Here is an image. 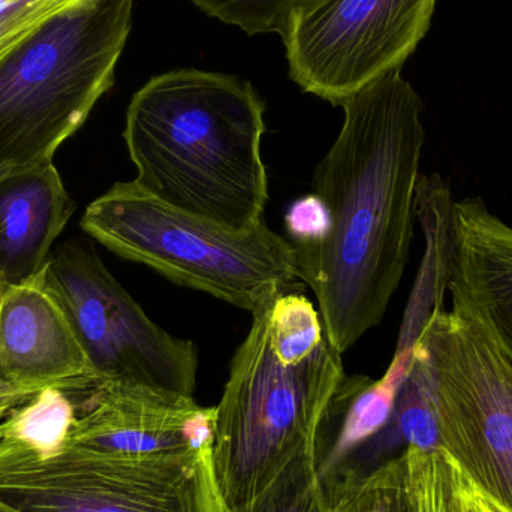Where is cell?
I'll return each mask as SVG.
<instances>
[{
	"instance_id": "cell-1",
	"label": "cell",
	"mask_w": 512,
	"mask_h": 512,
	"mask_svg": "<svg viewBox=\"0 0 512 512\" xmlns=\"http://www.w3.org/2000/svg\"><path fill=\"white\" fill-rule=\"evenodd\" d=\"M345 119L313 174L327 227L295 249L331 345L343 354L381 324L402 282L417 218L423 102L400 69L342 105Z\"/></svg>"
},
{
	"instance_id": "cell-2",
	"label": "cell",
	"mask_w": 512,
	"mask_h": 512,
	"mask_svg": "<svg viewBox=\"0 0 512 512\" xmlns=\"http://www.w3.org/2000/svg\"><path fill=\"white\" fill-rule=\"evenodd\" d=\"M265 104L249 81L177 69L134 96L123 132L134 182L156 200L237 231L264 222Z\"/></svg>"
},
{
	"instance_id": "cell-3",
	"label": "cell",
	"mask_w": 512,
	"mask_h": 512,
	"mask_svg": "<svg viewBox=\"0 0 512 512\" xmlns=\"http://www.w3.org/2000/svg\"><path fill=\"white\" fill-rule=\"evenodd\" d=\"M134 0H80L0 62V171L53 162L111 89Z\"/></svg>"
},
{
	"instance_id": "cell-4",
	"label": "cell",
	"mask_w": 512,
	"mask_h": 512,
	"mask_svg": "<svg viewBox=\"0 0 512 512\" xmlns=\"http://www.w3.org/2000/svg\"><path fill=\"white\" fill-rule=\"evenodd\" d=\"M345 375L342 354L327 333L312 354L288 360L274 348L270 303L252 313L251 330L234 354L216 406L213 459L227 511L248 504L315 444Z\"/></svg>"
},
{
	"instance_id": "cell-5",
	"label": "cell",
	"mask_w": 512,
	"mask_h": 512,
	"mask_svg": "<svg viewBox=\"0 0 512 512\" xmlns=\"http://www.w3.org/2000/svg\"><path fill=\"white\" fill-rule=\"evenodd\" d=\"M80 225L114 254L251 313L300 280L294 246L265 222L233 230L156 200L134 180L114 183Z\"/></svg>"
},
{
	"instance_id": "cell-6",
	"label": "cell",
	"mask_w": 512,
	"mask_h": 512,
	"mask_svg": "<svg viewBox=\"0 0 512 512\" xmlns=\"http://www.w3.org/2000/svg\"><path fill=\"white\" fill-rule=\"evenodd\" d=\"M0 512H227L213 445L150 456L60 448L51 456L0 438Z\"/></svg>"
},
{
	"instance_id": "cell-7",
	"label": "cell",
	"mask_w": 512,
	"mask_h": 512,
	"mask_svg": "<svg viewBox=\"0 0 512 512\" xmlns=\"http://www.w3.org/2000/svg\"><path fill=\"white\" fill-rule=\"evenodd\" d=\"M435 390L441 448L512 511V366L474 324L436 306L414 343Z\"/></svg>"
},
{
	"instance_id": "cell-8",
	"label": "cell",
	"mask_w": 512,
	"mask_h": 512,
	"mask_svg": "<svg viewBox=\"0 0 512 512\" xmlns=\"http://www.w3.org/2000/svg\"><path fill=\"white\" fill-rule=\"evenodd\" d=\"M42 285L65 313L99 384L135 382L194 397L198 348L159 327L86 240L51 252Z\"/></svg>"
},
{
	"instance_id": "cell-9",
	"label": "cell",
	"mask_w": 512,
	"mask_h": 512,
	"mask_svg": "<svg viewBox=\"0 0 512 512\" xmlns=\"http://www.w3.org/2000/svg\"><path fill=\"white\" fill-rule=\"evenodd\" d=\"M438 0H295L283 26L289 77L334 107L402 69Z\"/></svg>"
},
{
	"instance_id": "cell-10",
	"label": "cell",
	"mask_w": 512,
	"mask_h": 512,
	"mask_svg": "<svg viewBox=\"0 0 512 512\" xmlns=\"http://www.w3.org/2000/svg\"><path fill=\"white\" fill-rule=\"evenodd\" d=\"M65 313L38 279L0 289V420L50 388L83 399L98 385Z\"/></svg>"
},
{
	"instance_id": "cell-11",
	"label": "cell",
	"mask_w": 512,
	"mask_h": 512,
	"mask_svg": "<svg viewBox=\"0 0 512 512\" xmlns=\"http://www.w3.org/2000/svg\"><path fill=\"white\" fill-rule=\"evenodd\" d=\"M216 406L135 382L107 381L78 400L65 445L105 456H150L215 445Z\"/></svg>"
},
{
	"instance_id": "cell-12",
	"label": "cell",
	"mask_w": 512,
	"mask_h": 512,
	"mask_svg": "<svg viewBox=\"0 0 512 512\" xmlns=\"http://www.w3.org/2000/svg\"><path fill=\"white\" fill-rule=\"evenodd\" d=\"M447 289L468 319L512 366V225L480 197L453 204Z\"/></svg>"
},
{
	"instance_id": "cell-13",
	"label": "cell",
	"mask_w": 512,
	"mask_h": 512,
	"mask_svg": "<svg viewBox=\"0 0 512 512\" xmlns=\"http://www.w3.org/2000/svg\"><path fill=\"white\" fill-rule=\"evenodd\" d=\"M74 212L53 162L0 171V285L38 279Z\"/></svg>"
},
{
	"instance_id": "cell-14",
	"label": "cell",
	"mask_w": 512,
	"mask_h": 512,
	"mask_svg": "<svg viewBox=\"0 0 512 512\" xmlns=\"http://www.w3.org/2000/svg\"><path fill=\"white\" fill-rule=\"evenodd\" d=\"M77 415L75 397L50 388L0 420V438L23 445L39 456H51L65 447Z\"/></svg>"
},
{
	"instance_id": "cell-15",
	"label": "cell",
	"mask_w": 512,
	"mask_h": 512,
	"mask_svg": "<svg viewBox=\"0 0 512 512\" xmlns=\"http://www.w3.org/2000/svg\"><path fill=\"white\" fill-rule=\"evenodd\" d=\"M330 512H417L405 453L328 493Z\"/></svg>"
},
{
	"instance_id": "cell-16",
	"label": "cell",
	"mask_w": 512,
	"mask_h": 512,
	"mask_svg": "<svg viewBox=\"0 0 512 512\" xmlns=\"http://www.w3.org/2000/svg\"><path fill=\"white\" fill-rule=\"evenodd\" d=\"M227 512H330L313 445L303 448L248 504Z\"/></svg>"
},
{
	"instance_id": "cell-17",
	"label": "cell",
	"mask_w": 512,
	"mask_h": 512,
	"mask_svg": "<svg viewBox=\"0 0 512 512\" xmlns=\"http://www.w3.org/2000/svg\"><path fill=\"white\" fill-rule=\"evenodd\" d=\"M412 498L417 512H463L460 471L442 448H408Z\"/></svg>"
},
{
	"instance_id": "cell-18",
	"label": "cell",
	"mask_w": 512,
	"mask_h": 512,
	"mask_svg": "<svg viewBox=\"0 0 512 512\" xmlns=\"http://www.w3.org/2000/svg\"><path fill=\"white\" fill-rule=\"evenodd\" d=\"M201 11L222 23L240 27L248 35L282 33L295 0H191Z\"/></svg>"
},
{
	"instance_id": "cell-19",
	"label": "cell",
	"mask_w": 512,
	"mask_h": 512,
	"mask_svg": "<svg viewBox=\"0 0 512 512\" xmlns=\"http://www.w3.org/2000/svg\"><path fill=\"white\" fill-rule=\"evenodd\" d=\"M80 0H0V62L54 15Z\"/></svg>"
},
{
	"instance_id": "cell-20",
	"label": "cell",
	"mask_w": 512,
	"mask_h": 512,
	"mask_svg": "<svg viewBox=\"0 0 512 512\" xmlns=\"http://www.w3.org/2000/svg\"><path fill=\"white\" fill-rule=\"evenodd\" d=\"M327 227V215L321 200L315 194L295 201L286 215V228L292 236L291 245L318 240Z\"/></svg>"
},
{
	"instance_id": "cell-21",
	"label": "cell",
	"mask_w": 512,
	"mask_h": 512,
	"mask_svg": "<svg viewBox=\"0 0 512 512\" xmlns=\"http://www.w3.org/2000/svg\"><path fill=\"white\" fill-rule=\"evenodd\" d=\"M460 490H462L463 512H498L495 501L483 490L478 489L463 472L460 478Z\"/></svg>"
},
{
	"instance_id": "cell-22",
	"label": "cell",
	"mask_w": 512,
	"mask_h": 512,
	"mask_svg": "<svg viewBox=\"0 0 512 512\" xmlns=\"http://www.w3.org/2000/svg\"><path fill=\"white\" fill-rule=\"evenodd\" d=\"M493 501H495V499H493ZM495 504H496V510H498V512H512L511 510H508L507 507H504V505L498 504V502H496V501H495Z\"/></svg>"
},
{
	"instance_id": "cell-23",
	"label": "cell",
	"mask_w": 512,
	"mask_h": 512,
	"mask_svg": "<svg viewBox=\"0 0 512 512\" xmlns=\"http://www.w3.org/2000/svg\"><path fill=\"white\" fill-rule=\"evenodd\" d=\"M0 289H2V285H0Z\"/></svg>"
},
{
	"instance_id": "cell-24",
	"label": "cell",
	"mask_w": 512,
	"mask_h": 512,
	"mask_svg": "<svg viewBox=\"0 0 512 512\" xmlns=\"http://www.w3.org/2000/svg\"><path fill=\"white\" fill-rule=\"evenodd\" d=\"M3 171H5V170H3Z\"/></svg>"
}]
</instances>
